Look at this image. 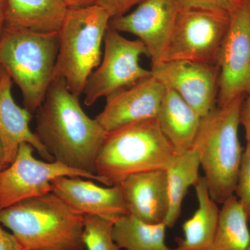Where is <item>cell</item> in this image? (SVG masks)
Returning a JSON list of instances; mask_svg holds the SVG:
<instances>
[{"label": "cell", "instance_id": "obj_1", "mask_svg": "<svg viewBox=\"0 0 250 250\" xmlns=\"http://www.w3.org/2000/svg\"><path fill=\"white\" fill-rule=\"evenodd\" d=\"M35 113V134L54 161L95 175V161L107 133L85 113L63 80H53Z\"/></svg>", "mask_w": 250, "mask_h": 250}, {"label": "cell", "instance_id": "obj_2", "mask_svg": "<svg viewBox=\"0 0 250 250\" xmlns=\"http://www.w3.org/2000/svg\"><path fill=\"white\" fill-rule=\"evenodd\" d=\"M0 224L12 231L23 250H84V215L53 192L0 210Z\"/></svg>", "mask_w": 250, "mask_h": 250}, {"label": "cell", "instance_id": "obj_3", "mask_svg": "<svg viewBox=\"0 0 250 250\" xmlns=\"http://www.w3.org/2000/svg\"><path fill=\"white\" fill-rule=\"evenodd\" d=\"M177 154L157 118L139 122L106 134L95 161V174L102 184L113 187L132 174L167 170Z\"/></svg>", "mask_w": 250, "mask_h": 250}, {"label": "cell", "instance_id": "obj_4", "mask_svg": "<svg viewBox=\"0 0 250 250\" xmlns=\"http://www.w3.org/2000/svg\"><path fill=\"white\" fill-rule=\"evenodd\" d=\"M245 96L213 108L201 119L192 149L197 152L208 193L223 204L234 195L241 166L242 147L238 127Z\"/></svg>", "mask_w": 250, "mask_h": 250}, {"label": "cell", "instance_id": "obj_5", "mask_svg": "<svg viewBox=\"0 0 250 250\" xmlns=\"http://www.w3.org/2000/svg\"><path fill=\"white\" fill-rule=\"evenodd\" d=\"M57 32L5 26L0 39V67L22 93L24 107L35 113L54 80L58 55Z\"/></svg>", "mask_w": 250, "mask_h": 250}, {"label": "cell", "instance_id": "obj_6", "mask_svg": "<svg viewBox=\"0 0 250 250\" xmlns=\"http://www.w3.org/2000/svg\"><path fill=\"white\" fill-rule=\"evenodd\" d=\"M111 16L98 4L68 9L58 31L59 47L54 80H62L75 96L103 59L102 45Z\"/></svg>", "mask_w": 250, "mask_h": 250}, {"label": "cell", "instance_id": "obj_7", "mask_svg": "<svg viewBox=\"0 0 250 250\" xmlns=\"http://www.w3.org/2000/svg\"><path fill=\"white\" fill-rule=\"evenodd\" d=\"M104 44L101 62L90 75L82 94L87 106L152 76L151 70L140 63L141 57H149V52L139 39L129 40L108 27Z\"/></svg>", "mask_w": 250, "mask_h": 250}, {"label": "cell", "instance_id": "obj_8", "mask_svg": "<svg viewBox=\"0 0 250 250\" xmlns=\"http://www.w3.org/2000/svg\"><path fill=\"white\" fill-rule=\"evenodd\" d=\"M230 15L221 11H179L164 62L216 64L219 49L228 32Z\"/></svg>", "mask_w": 250, "mask_h": 250}, {"label": "cell", "instance_id": "obj_9", "mask_svg": "<svg viewBox=\"0 0 250 250\" xmlns=\"http://www.w3.org/2000/svg\"><path fill=\"white\" fill-rule=\"evenodd\" d=\"M30 144L23 143L14 162L0 170V210L52 191V182L60 177H80L101 183L98 176L70 168L54 161L38 160Z\"/></svg>", "mask_w": 250, "mask_h": 250}, {"label": "cell", "instance_id": "obj_10", "mask_svg": "<svg viewBox=\"0 0 250 250\" xmlns=\"http://www.w3.org/2000/svg\"><path fill=\"white\" fill-rule=\"evenodd\" d=\"M229 15V27L216 62L218 107L250 95V0H243Z\"/></svg>", "mask_w": 250, "mask_h": 250}, {"label": "cell", "instance_id": "obj_11", "mask_svg": "<svg viewBox=\"0 0 250 250\" xmlns=\"http://www.w3.org/2000/svg\"><path fill=\"white\" fill-rule=\"evenodd\" d=\"M152 76L176 92L201 118L217 106L219 69L217 64L170 61L152 65Z\"/></svg>", "mask_w": 250, "mask_h": 250}, {"label": "cell", "instance_id": "obj_12", "mask_svg": "<svg viewBox=\"0 0 250 250\" xmlns=\"http://www.w3.org/2000/svg\"><path fill=\"white\" fill-rule=\"evenodd\" d=\"M179 12L177 0H145L134 11L112 18L109 27L136 36L156 65L164 62Z\"/></svg>", "mask_w": 250, "mask_h": 250}, {"label": "cell", "instance_id": "obj_13", "mask_svg": "<svg viewBox=\"0 0 250 250\" xmlns=\"http://www.w3.org/2000/svg\"><path fill=\"white\" fill-rule=\"evenodd\" d=\"M166 88L152 76L106 98L95 118L106 133L126 125L157 118Z\"/></svg>", "mask_w": 250, "mask_h": 250}, {"label": "cell", "instance_id": "obj_14", "mask_svg": "<svg viewBox=\"0 0 250 250\" xmlns=\"http://www.w3.org/2000/svg\"><path fill=\"white\" fill-rule=\"evenodd\" d=\"M80 177H58L52 182V191L74 212L116 222L128 213L121 184L102 187Z\"/></svg>", "mask_w": 250, "mask_h": 250}, {"label": "cell", "instance_id": "obj_15", "mask_svg": "<svg viewBox=\"0 0 250 250\" xmlns=\"http://www.w3.org/2000/svg\"><path fill=\"white\" fill-rule=\"evenodd\" d=\"M12 85L13 80L9 74L0 67V141L4 149L1 170L14 162L18 148L23 143L30 144L44 160L54 161L53 156L30 129L33 113L14 101Z\"/></svg>", "mask_w": 250, "mask_h": 250}, {"label": "cell", "instance_id": "obj_16", "mask_svg": "<svg viewBox=\"0 0 250 250\" xmlns=\"http://www.w3.org/2000/svg\"><path fill=\"white\" fill-rule=\"evenodd\" d=\"M121 185L129 214L143 223H165L170 207L166 170L132 174Z\"/></svg>", "mask_w": 250, "mask_h": 250}, {"label": "cell", "instance_id": "obj_17", "mask_svg": "<svg viewBox=\"0 0 250 250\" xmlns=\"http://www.w3.org/2000/svg\"><path fill=\"white\" fill-rule=\"evenodd\" d=\"M156 118L163 134L177 153L191 149L202 118L174 90L166 88Z\"/></svg>", "mask_w": 250, "mask_h": 250}, {"label": "cell", "instance_id": "obj_18", "mask_svg": "<svg viewBox=\"0 0 250 250\" xmlns=\"http://www.w3.org/2000/svg\"><path fill=\"white\" fill-rule=\"evenodd\" d=\"M194 187L198 208L191 218L184 223V237L176 239L177 246L173 250L213 249L220 209L208 193L204 176H200Z\"/></svg>", "mask_w": 250, "mask_h": 250}, {"label": "cell", "instance_id": "obj_19", "mask_svg": "<svg viewBox=\"0 0 250 250\" xmlns=\"http://www.w3.org/2000/svg\"><path fill=\"white\" fill-rule=\"evenodd\" d=\"M7 27L57 32L68 7L62 0H6Z\"/></svg>", "mask_w": 250, "mask_h": 250}, {"label": "cell", "instance_id": "obj_20", "mask_svg": "<svg viewBox=\"0 0 250 250\" xmlns=\"http://www.w3.org/2000/svg\"><path fill=\"white\" fill-rule=\"evenodd\" d=\"M200 159L192 148L177 156L166 170L170 207L165 224L173 228L182 212V206L189 188L195 185L200 178Z\"/></svg>", "mask_w": 250, "mask_h": 250}, {"label": "cell", "instance_id": "obj_21", "mask_svg": "<svg viewBox=\"0 0 250 250\" xmlns=\"http://www.w3.org/2000/svg\"><path fill=\"white\" fill-rule=\"evenodd\" d=\"M165 223H143L126 214L113 225V238L120 249L125 250H173L166 244Z\"/></svg>", "mask_w": 250, "mask_h": 250}, {"label": "cell", "instance_id": "obj_22", "mask_svg": "<svg viewBox=\"0 0 250 250\" xmlns=\"http://www.w3.org/2000/svg\"><path fill=\"white\" fill-rule=\"evenodd\" d=\"M223 205L213 250H246L250 244V231L243 207L234 195Z\"/></svg>", "mask_w": 250, "mask_h": 250}, {"label": "cell", "instance_id": "obj_23", "mask_svg": "<svg viewBox=\"0 0 250 250\" xmlns=\"http://www.w3.org/2000/svg\"><path fill=\"white\" fill-rule=\"evenodd\" d=\"M114 223L95 215H84L85 248L88 250H120L113 238Z\"/></svg>", "mask_w": 250, "mask_h": 250}, {"label": "cell", "instance_id": "obj_24", "mask_svg": "<svg viewBox=\"0 0 250 250\" xmlns=\"http://www.w3.org/2000/svg\"><path fill=\"white\" fill-rule=\"evenodd\" d=\"M235 192L250 222V143L242 155Z\"/></svg>", "mask_w": 250, "mask_h": 250}, {"label": "cell", "instance_id": "obj_25", "mask_svg": "<svg viewBox=\"0 0 250 250\" xmlns=\"http://www.w3.org/2000/svg\"><path fill=\"white\" fill-rule=\"evenodd\" d=\"M179 11L205 9L221 11L231 14L243 0H177Z\"/></svg>", "mask_w": 250, "mask_h": 250}, {"label": "cell", "instance_id": "obj_26", "mask_svg": "<svg viewBox=\"0 0 250 250\" xmlns=\"http://www.w3.org/2000/svg\"><path fill=\"white\" fill-rule=\"evenodd\" d=\"M144 1L145 0H98L97 4L106 9L113 18L127 14L133 7L138 6Z\"/></svg>", "mask_w": 250, "mask_h": 250}, {"label": "cell", "instance_id": "obj_27", "mask_svg": "<svg viewBox=\"0 0 250 250\" xmlns=\"http://www.w3.org/2000/svg\"><path fill=\"white\" fill-rule=\"evenodd\" d=\"M0 250H23L12 233H9L0 225Z\"/></svg>", "mask_w": 250, "mask_h": 250}, {"label": "cell", "instance_id": "obj_28", "mask_svg": "<svg viewBox=\"0 0 250 250\" xmlns=\"http://www.w3.org/2000/svg\"><path fill=\"white\" fill-rule=\"evenodd\" d=\"M240 123L244 128L247 141L250 143V95L242 104Z\"/></svg>", "mask_w": 250, "mask_h": 250}, {"label": "cell", "instance_id": "obj_29", "mask_svg": "<svg viewBox=\"0 0 250 250\" xmlns=\"http://www.w3.org/2000/svg\"><path fill=\"white\" fill-rule=\"evenodd\" d=\"M68 9L71 8L85 7L97 4L98 0H62Z\"/></svg>", "mask_w": 250, "mask_h": 250}, {"label": "cell", "instance_id": "obj_30", "mask_svg": "<svg viewBox=\"0 0 250 250\" xmlns=\"http://www.w3.org/2000/svg\"><path fill=\"white\" fill-rule=\"evenodd\" d=\"M7 2L6 0H0V39L6 24Z\"/></svg>", "mask_w": 250, "mask_h": 250}, {"label": "cell", "instance_id": "obj_31", "mask_svg": "<svg viewBox=\"0 0 250 250\" xmlns=\"http://www.w3.org/2000/svg\"><path fill=\"white\" fill-rule=\"evenodd\" d=\"M4 158V149L3 147L2 143L0 141V170H1V166H2L3 161Z\"/></svg>", "mask_w": 250, "mask_h": 250}, {"label": "cell", "instance_id": "obj_32", "mask_svg": "<svg viewBox=\"0 0 250 250\" xmlns=\"http://www.w3.org/2000/svg\"><path fill=\"white\" fill-rule=\"evenodd\" d=\"M246 250H250V244L249 245V246L248 247V248Z\"/></svg>", "mask_w": 250, "mask_h": 250}]
</instances>
